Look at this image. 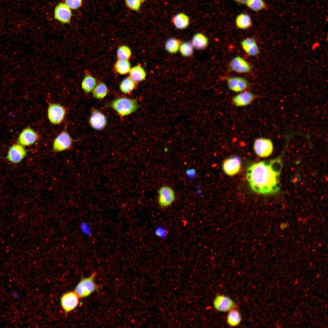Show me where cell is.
Here are the masks:
<instances>
[{
    "mask_svg": "<svg viewBox=\"0 0 328 328\" xmlns=\"http://www.w3.org/2000/svg\"><path fill=\"white\" fill-rule=\"evenodd\" d=\"M282 166L279 157L251 165L247 172V179L251 189L263 194L277 193L280 188L279 177Z\"/></svg>",
    "mask_w": 328,
    "mask_h": 328,
    "instance_id": "cell-1",
    "label": "cell"
},
{
    "mask_svg": "<svg viewBox=\"0 0 328 328\" xmlns=\"http://www.w3.org/2000/svg\"><path fill=\"white\" fill-rule=\"evenodd\" d=\"M105 106L114 109L122 117L136 111L139 105L136 100L121 97L108 103Z\"/></svg>",
    "mask_w": 328,
    "mask_h": 328,
    "instance_id": "cell-2",
    "label": "cell"
},
{
    "mask_svg": "<svg viewBox=\"0 0 328 328\" xmlns=\"http://www.w3.org/2000/svg\"><path fill=\"white\" fill-rule=\"evenodd\" d=\"M96 275L95 272L93 273L89 277L82 279L78 284L75 292L79 297H87L97 289V286L94 282Z\"/></svg>",
    "mask_w": 328,
    "mask_h": 328,
    "instance_id": "cell-3",
    "label": "cell"
},
{
    "mask_svg": "<svg viewBox=\"0 0 328 328\" xmlns=\"http://www.w3.org/2000/svg\"><path fill=\"white\" fill-rule=\"evenodd\" d=\"M253 149L257 155L261 157H266L272 154L273 149V144L270 139L260 138L255 140Z\"/></svg>",
    "mask_w": 328,
    "mask_h": 328,
    "instance_id": "cell-4",
    "label": "cell"
},
{
    "mask_svg": "<svg viewBox=\"0 0 328 328\" xmlns=\"http://www.w3.org/2000/svg\"><path fill=\"white\" fill-rule=\"evenodd\" d=\"M66 114L65 108L57 104H51L48 107L47 115L50 121L54 125L60 124L64 119Z\"/></svg>",
    "mask_w": 328,
    "mask_h": 328,
    "instance_id": "cell-5",
    "label": "cell"
},
{
    "mask_svg": "<svg viewBox=\"0 0 328 328\" xmlns=\"http://www.w3.org/2000/svg\"><path fill=\"white\" fill-rule=\"evenodd\" d=\"M158 203L162 208L170 206L175 199V195L173 189L167 186H163L158 191Z\"/></svg>",
    "mask_w": 328,
    "mask_h": 328,
    "instance_id": "cell-6",
    "label": "cell"
},
{
    "mask_svg": "<svg viewBox=\"0 0 328 328\" xmlns=\"http://www.w3.org/2000/svg\"><path fill=\"white\" fill-rule=\"evenodd\" d=\"M241 164V159L237 156L228 158L224 162L222 169L224 173L230 176L236 174L239 171Z\"/></svg>",
    "mask_w": 328,
    "mask_h": 328,
    "instance_id": "cell-7",
    "label": "cell"
},
{
    "mask_svg": "<svg viewBox=\"0 0 328 328\" xmlns=\"http://www.w3.org/2000/svg\"><path fill=\"white\" fill-rule=\"evenodd\" d=\"M72 142L71 136L66 131L64 130L58 135L54 140L53 149L56 152L65 150L70 147Z\"/></svg>",
    "mask_w": 328,
    "mask_h": 328,
    "instance_id": "cell-8",
    "label": "cell"
},
{
    "mask_svg": "<svg viewBox=\"0 0 328 328\" xmlns=\"http://www.w3.org/2000/svg\"><path fill=\"white\" fill-rule=\"evenodd\" d=\"M26 152L21 144H15L9 149L7 156L8 160L12 163H17L20 162L25 157Z\"/></svg>",
    "mask_w": 328,
    "mask_h": 328,
    "instance_id": "cell-9",
    "label": "cell"
},
{
    "mask_svg": "<svg viewBox=\"0 0 328 328\" xmlns=\"http://www.w3.org/2000/svg\"><path fill=\"white\" fill-rule=\"evenodd\" d=\"M107 121V118L103 113L96 109L92 110L89 122L93 128L97 130H102L106 126Z\"/></svg>",
    "mask_w": 328,
    "mask_h": 328,
    "instance_id": "cell-10",
    "label": "cell"
},
{
    "mask_svg": "<svg viewBox=\"0 0 328 328\" xmlns=\"http://www.w3.org/2000/svg\"><path fill=\"white\" fill-rule=\"evenodd\" d=\"M79 296L75 292H70L64 294L61 299V306L66 312L74 309L79 303Z\"/></svg>",
    "mask_w": 328,
    "mask_h": 328,
    "instance_id": "cell-11",
    "label": "cell"
},
{
    "mask_svg": "<svg viewBox=\"0 0 328 328\" xmlns=\"http://www.w3.org/2000/svg\"><path fill=\"white\" fill-rule=\"evenodd\" d=\"M229 89L236 92L244 91L248 87L247 80L244 78L240 77H227L226 78Z\"/></svg>",
    "mask_w": 328,
    "mask_h": 328,
    "instance_id": "cell-12",
    "label": "cell"
},
{
    "mask_svg": "<svg viewBox=\"0 0 328 328\" xmlns=\"http://www.w3.org/2000/svg\"><path fill=\"white\" fill-rule=\"evenodd\" d=\"M229 65L231 70L239 73L249 72L251 69L250 64L239 56L234 57L230 62Z\"/></svg>",
    "mask_w": 328,
    "mask_h": 328,
    "instance_id": "cell-13",
    "label": "cell"
},
{
    "mask_svg": "<svg viewBox=\"0 0 328 328\" xmlns=\"http://www.w3.org/2000/svg\"><path fill=\"white\" fill-rule=\"evenodd\" d=\"M71 16L70 8L65 3H60L55 9V18L62 23H67L69 22Z\"/></svg>",
    "mask_w": 328,
    "mask_h": 328,
    "instance_id": "cell-14",
    "label": "cell"
},
{
    "mask_svg": "<svg viewBox=\"0 0 328 328\" xmlns=\"http://www.w3.org/2000/svg\"><path fill=\"white\" fill-rule=\"evenodd\" d=\"M214 306L217 310L221 312L230 311L235 306L232 299L223 295L217 296L214 300Z\"/></svg>",
    "mask_w": 328,
    "mask_h": 328,
    "instance_id": "cell-15",
    "label": "cell"
},
{
    "mask_svg": "<svg viewBox=\"0 0 328 328\" xmlns=\"http://www.w3.org/2000/svg\"><path fill=\"white\" fill-rule=\"evenodd\" d=\"M38 137V134L33 129L27 128L19 135L18 142L23 146H28L35 142Z\"/></svg>",
    "mask_w": 328,
    "mask_h": 328,
    "instance_id": "cell-16",
    "label": "cell"
},
{
    "mask_svg": "<svg viewBox=\"0 0 328 328\" xmlns=\"http://www.w3.org/2000/svg\"><path fill=\"white\" fill-rule=\"evenodd\" d=\"M255 97V95L251 92L244 91L234 96L232 101L234 104L236 106H244L251 104Z\"/></svg>",
    "mask_w": 328,
    "mask_h": 328,
    "instance_id": "cell-17",
    "label": "cell"
},
{
    "mask_svg": "<svg viewBox=\"0 0 328 328\" xmlns=\"http://www.w3.org/2000/svg\"><path fill=\"white\" fill-rule=\"evenodd\" d=\"M241 46L245 52L251 56H255L259 53V50L255 39L248 38L243 40L241 43Z\"/></svg>",
    "mask_w": 328,
    "mask_h": 328,
    "instance_id": "cell-18",
    "label": "cell"
},
{
    "mask_svg": "<svg viewBox=\"0 0 328 328\" xmlns=\"http://www.w3.org/2000/svg\"><path fill=\"white\" fill-rule=\"evenodd\" d=\"M173 24L178 29H184L189 26V16L183 13H179L174 16L172 19Z\"/></svg>",
    "mask_w": 328,
    "mask_h": 328,
    "instance_id": "cell-19",
    "label": "cell"
},
{
    "mask_svg": "<svg viewBox=\"0 0 328 328\" xmlns=\"http://www.w3.org/2000/svg\"><path fill=\"white\" fill-rule=\"evenodd\" d=\"M191 44L196 49H204L206 48L208 45V39L204 34L197 33L193 36Z\"/></svg>",
    "mask_w": 328,
    "mask_h": 328,
    "instance_id": "cell-20",
    "label": "cell"
},
{
    "mask_svg": "<svg viewBox=\"0 0 328 328\" xmlns=\"http://www.w3.org/2000/svg\"><path fill=\"white\" fill-rule=\"evenodd\" d=\"M235 24L238 28L244 29L251 27L252 22L251 18L249 15L242 13L238 15L236 17Z\"/></svg>",
    "mask_w": 328,
    "mask_h": 328,
    "instance_id": "cell-21",
    "label": "cell"
},
{
    "mask_svg": "<svg viewBox=\"0 0 328 328\" xmlns=\"http://www.w3.org/2000/svg\"><path fill=\"white\" fill-rule=\"evenodd\" d=\"M130 77L135 82H138L144 80L146 76V72L144 69L139 66H135L131 69L129 72Z\"/></svg>",
    "mask_w": 328,
    "mask_h": 328,
    "instance_id": "cell-22",
    "label": "cell"
},
{
    "mask_svg": "<svg viewBox=\"0 0 328 328\" xmlns=\"http://www.w3.org/2000/svg\"><path fill=\"white\" fill-rule=\"evenodd\" d=\"M96 84L95 78L90 74L87 73L82 82L81 87L85 93H89L94 89Z\"/></svg>",
    "mask_w": 328,
    "mask_h": 328,
    "instance_id": "cell-23",
    "label": "cell"
},
{
    "mask_svg": "<svg viewBox=\"0 0 328 328\" xmlns=\"http://www.w3.org/2000/svg\"><path fill=\"white\" fill-rule=\"evenodd\" d=\"M181 43V41L179 39L174 38H170L165 43V49L170 53H175L179 49Z\"/></svg>",
    "mask_w": 328,
    "mask_h": 328,
    "instance_id": "cell-24",
    "label": "cell"
},
{
    "mask_svg": "<svg viewBox=\"0 0 328 328\" xmlns=\"http://www.w3.org/2000/svg\"><path fill=\"white\" fill-rule=\"evenodd\" d=\"M116 71L121 74H125L129 72L131 65L128 60H119L114 66Z\"/></svg>",
    "mask_w": 328,
    "mask_h": 328,
    "instance_id": "cell-25",
    "label": "cell"
},
{
    "mask_svg": "<svg viewBox=\"0 0 328 328\" xmlns=\"http://www.w3.org/2000/svg\"><path fill=\"white\" fill-rule=\"evenodd\" d=\"M230 311L227 317L228 323L233 326L238 325L241 321V316L240 313L235 309H232Z\"/></svg>",
    "mask_w": 328,
    "mask_h": 328,
    "instance_id": "cell-26",
    "label": "cell"
},
{
    "mask_svg": "<svg viewBox=\"0 0 328 328\" xmlns=\"http://www.w3.org/2000/svg\"><path fill=\"white\" fill-rule=\"evenodd\" d=\"M108 88L106 84L103 82L98 84L93 89V95L95 98L101 99L107 95Z\"/></svg>",
    "mask_w": 328,
    "mask_h": 328,
    "instance_id": "cell-27",
    "label": "cell"
},
{
    "mask_svg": "<svg viewBox=\"0 0 328 328\" xmlns=\"http://www.w3.org/2000/svg\"><path fill=\"white\" fill-rule=\"evenodd\" d=\"M135 86V82L129 77L125 78L121 81L120 88L123 93L128 94L134 90Z\"/></svg>",
    "mask_w": 328,
    "mask_h": 328,
    "instance_id": "cell-28",
    "label": "cell"
},
{
    "mask_svg": "<svg viewBox=\"0 0 328 328\" xmlns=\"http://www.w3.org/2000/svg\"><path fill=\"white\" fill-rule=\"evenodd\" d=\"M245 3L249 8L255 12L260 11L266 8L263 0H246Z\"/></svg>",
    "mask_w": 328,
    "mask_h": 328,
    "instance_id": "cell-29",
    "label": "cell"
},
{
    "mask_svg": "<svg viewBox=\"0 0 328 328\" xmlns=\"http://www.w3.org/2000/svg\"><path fill=\"white\" fill-rule=\"evenodd\" d=\"M131 55V50L127 46H121L117 50V55L119 60H128L130 57Z\"/></svg>",
    "mask_w": 328,
    "mask_h": 328,
    "instance_id": "cell-30",
    "label": "cell"
},
{
    "mask_svg": "<svg viewBox=\"0 0 328 328\" xmlns=\"http://www.w3.org/2000/svg\"><path fill=\"white\" fill-rule=\"evenodd\" d=\"M179 50L182 55L185 57L192 55L193 53V46L191 43L188 42L181 43Z\"/></svg>",
    "mask_w": 328,
    "mask_h": 328,
    "instance_id": "cell-31",
    "label": "cell"
},
{
    "mask_svg": "<svg viewBox=\"0 0 328 328\" xmlns=\"http://www.w3.org/2000/svg\"><path fill=\"white\" fill-rule=\"evenodd\" d=\"M80 231L84 235L91 237L92 234V228L91 224L88 222L83 221L80 223L79 226Z\"/></svg>",
    "mask_w": 328,
    "mask_h": 328,
    "instance_id": "cell-32",
    "label": "cell"
},
{
    "mask_svg": "<svg viewBox=\"0 0 328 328\" xmlns=\"http://www.w3.org/2000/svg\"><path fill=\"white\" fill-rule=\"evenodd\" d=\"M127 6L131 9L135 11H138L141 5L140 0H125Z\"/></svg>",
    "mask_w": 328,
    "mask_h": 328,
    "instance_id": "cell-33",
    "label": "cell"
},
{
    "mask_svg": "<svg viewBox=\"0 0 328 328\" xmlns=\"http://www.w3.org/2000/svg\"><path fill=\"white\" fill-rule=\"evenodd\" d=\"M82 0H65V4L70 9H76L81 5Z\"/></svg>",
    "mask_w": 328,
    "mask_h": 328,
    "instance_id": "cell-34",
    "label": "cell"
},
{
    "mask_svg": "<svg viewBox=\"0 0 328 328\" xmlns=\"http://www.w3.org/2000/svg\"><path fill=\"white\" fill-rule=\"evenodd\" d=\"M186 174L187 176L191 179H193L196 175L195 170L193 169L187 170Z\"/></svg>",
    "mask_w": 328,
    "mask_h": 328,
    "instance_id": "cell-35",
    "label": "cell"
},
{
    "mask_svg": "<svg viewBox=\"0 0 328 328\" xmlns=\"http://www.w3.org/2000/svg\"><path fill=\"white\" fill-rule=\"evenodd\" d=\"M11 296L15 298H19V295L17 293L14 292H12L11 294Z\"/></svg>",
    "mask_w": 328,
    "mask_h": 328,
    "instance_id": "cell-36",
    "label": "cell"
},
{
    "mask_svg": "<svg viewBox=\"0 0 328 328\" xmlns=\"http://www.w3.org/2000/svg\"><path fill=\"white\" fill-rule=\"evenodd\" d=\"M237 2L241 4H244L245 3L246 0H234Z\"/></svg>",
    "mask_w": 328,
    "mask_h": 328,
    "instance_id": "cell-37",
    "label": "cell"
},
{
    "mask_svg": "<svg viewBox=\"0 0 328 328\" xmlns=\"http://www.w3.org/2000/svg\"><path fill=\"white\" fill-rule=\"evenodd\" d=\"M141 2H143L145 1L146 0H140Z\"/></svg>",
    "mask_w": 328,
    "mask_h": 328,
    "instance_id": "cell-38",
    "label": "cell"
}]
</instances>
